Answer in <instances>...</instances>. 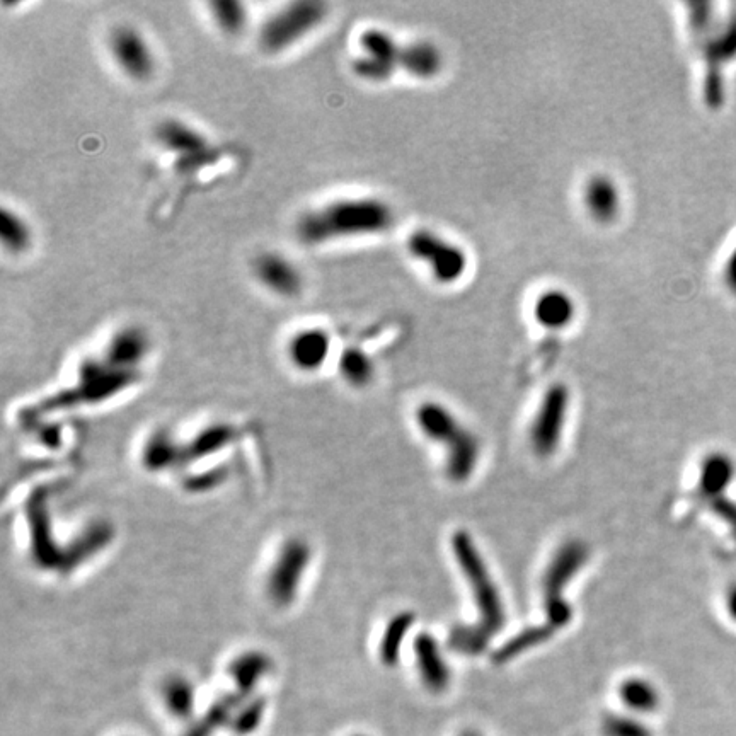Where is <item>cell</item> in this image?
<instances>
[{
	"instance_id": "cell-1",
	"label": "cell",
	"mask_w": 736,
	"mask_h": 736,
	"mask_svg": "<svg viewBox=\"0 0 736 736\" xmlns=\"http://www.w3.org/2000/svg\"><path fill=\"white\" fill-rule=\"evenodd\" d=\"M396 215L377 196H345L300 213L295 236L309 248L331 242L379 236L391 229Z\"/></svg>"
},
{
	"instance_id": "cell-2",
	"label": "cell",
	"mask_w": 736,
	"mask_h": 736,
	"mask_svg": "<svg viewBox=\"0 0 736 736\" xmlns=\"http://www.w3.org/2000/svg\"><path fill=\"white\" fill-rule=\"evenodd\" d=\"M452 551L471 588L479 619L471 626L455 627L449 636V646L462 655H479L505 626V602L483 554L467 530H457L452 535Z\"/></svg>"
},
{
	"instance_id": "cell-3",
	"label": "cell",
	"mask_w": 736,
	"mask_h": 736,
	"mask_svg": "<svg viewBox=\"0 0 736 736\" xmlns=\"http://www.w3.org/2000/svg\"><path fill=\"white\" fill-rule=\"evenodd\" d=\"M590 561V547L581 539H568L554 551L541 580L542 604L547 627L563 629L573 619V609L564 592Z\"/></svg>"
},
{
	"instance_id": "cell-4",
	"label": "cell",
	"mask_w": 736,
	"mask_h": 736,
	"mask_svg": "<svg viewBox=\"0 0 736 736\" xmlns=\"http://www.w3.org/2000/svg\"><path fill=\"white\" fill-rule=\"evenodd\" d=\"M328 18V6L319 0H294L278 7L263 21L258 45L270 55L287 52L311 36Z\"/></svg>"
},
{
	"instance_id": "cell-5",
	"label": "cell",
	"mask_w": 736,
	"mask_h": 736,
	"mask_svg": "<svg viewBox=\"0 0 736 736\" xmlns=\"http://www.w3.org/2000/svg\"><path fill=\"white\" fill-rule=\"evenodd\" d=\"M312 563V547L300 537H290L276 551L265 576L266 597L287 609L299 597L300 587Z\"/></svg>"
},
{
	"instance_id": "cell-6",
	"label": "cell",
	"mask_w": 736,
	"mask_h": 736,
	"mask_svg": "<svg viewBox=\"0 0 736 736\" xmlns=\"http://www.w3.org/2000/svg\"><path fill=\"white\" fill-rule=\"evenodd\" d=\"M570 401V389L564 384H554L544 392L527 430V442L535 457L551 459L558 454L568 425Z\"/></svg>"
},
{
	"instance_id": "cell-7",
	"label": "cell",
	"mask_w": 736,
	"mask_h": 736,
	"mask_svg": "<svg viewBox=\"0 0 736 736\" xmlns=\"http://www.w3.org/2000/svg\"><path fill=\"white\" fill-rule=\"evenodd\" d=\"M154 140L171 154L179 173H195L213 161V147L207 133L181 118H164L154 127Z\"/></svg>"
},
{
	"instance_id": "cell-8",
	"label": "cell",
	"mask_w": 736,
	"mask_h": 736,
	"mask_svg": "<svg viewBox=\"0 0 736 736\" xmlns=\"http://www.w3.org/2000/svg\"><path fill=\"white\" fill-rule=\"evenodd\" d=\"M408 253L430 270L442 285H452L464 278L469 258L459 244L445 239L430 229L414 230L406 241Z\"/></svg>"
},
{
	"instance_id": "cell-9",
	"label": "cell",
	"mask_w": 736,
	"mask_h": 736,
	"mask_svg": "<svg viewBox=\"0 0 736 736\" xmlns=\"http://www.w3.org/2000/svg\"><path fill=\"white\" fill-rule=\"evenodd\" d=\"M113 64L130 81H149L157 69L156 53L147 36L132 24H118L108 35Z\"/></svg>"
},
{
	"instance_id": "cell-10",
	"label": "cell",
	"mask_w": 736,
	"mask_h": 736,
	"mask_svg": "<svg viewBox=\"0 0 736 736\" xmlns=\"http://www.w3.org/2000/svg\"><path fill=\"white\" fill-rule=\"evenodd\" d=\"M256 282L280 299H295L302 294L305 276L294 259L280 251H263L251 263Z\"/></svg>"
},
{
	"instance_id": "cell-11",
	"label": "cell",
	"mask_w": 736,
	"mask_h": 736,
	"mask_svg": "<svg viewBox=\"0 0 736 736\" xmlns=\"http://www.w3.org/2000/svg\"><path fill=\"white\" fill-rule=\"evenodd\" d=\"M331 334L319 326H307L295 331L287 341L290 365L302 374H316L331 355Z\"/></svg>"
},
{
	"instance_id": "cell-12",
	"label": "cell",
	"mask_w": 736,
	"mask_h": 736,
	"mask_svg": "<svg viewBox=\"0 0 736 736\" xmlns=\"http://www.w3.org/2000/svg\"><path fill=\"white\" fill-rule=\"evenodd\" d=\"M413 641L414 662L421 684L433 694H442L452 682V670L442 646L432 633L416 634Z\"/></svg>"
},
{
	"instance_id": "cell-13",
	"label": "cell",
	"mask_w": 736,
	"mask_h": 736,
	"mask_svg": "<svg viewBox=\"0 0 736 736\" xmlns=\"http://www.w3.org/2000/svg\"><path fill=\"white\" fill-rule=\"evenodd\" d=\"M150 346L149 333L140 326L128 324L111 334L104 346L103 360L118 370L137 372L140 363L149 357Z\"/></svg>"
},
{
	"instance_id": "cell-14",
	"label": "cell",
	"mask_w": 736,
	"mask_h": 736,
	"mask_svg": "<svg viewBox=\"0 0 736 736\" xmlns=\"http://www.w3.org/2000/svg\"><path fill=\"white\" fill-rule=\"evenodd\" d=\"M445 476L455 484H464L478 471L483 443L481 438L469 428H462L447 445H445Z\"/></svg>"
},
{
	"instance_id": "cell-15",
	"label": "cell",
	"mask_w": 736,
	"mask_h": 736,
	"mask_svg": "<svg viewBox=\"0 0 736 736\" xmlns=\"http://www.w3.org/2000/svg\"><path fill=\"white\" fill-rule=\"evenodd\" d=\"M583 205L597 224H612L621 213V190L614 179L595 174L583 188Z\"/></svg>"
},
{
	"instance_id": "cell-16",
	"label": "cell",
	"mask_w": 736,
	"mask_h": 736,
	"mask_svg": "<svg viewBox=\"0 0 736 736\" xmlns=\"http://www.w3.org/2000/svg\"><path fill=\"white\" fill-rule=\"evenodd\" d=\"M414 421L426 440L442 445H447L464 428L454 411L438 401L421 403L414 413Z\"/></svg>"
},
{
	"instance_id": "cell-17",
	"label": "cell",
	"mask_w": 736,
	"mask_h": 736,
	"mask_svg": "<svg viewBox=\"0 0 736 736\" xmlns=\"http://www.w3.org/2000/svg\"><path fill=\"white\" fill-rule=\"evenodd\" d=\"M532 314L539 326L549 331H561L575 321V299L568 292L551 288L535 299Z\"/></svg>"
},
{
	"instance_id": "cell-18",
	"label": "cell",
	"mask_w": 736,
	"mask_h": 736,
	"mask_svg": "<svg viewBox=\"0 0 736 736\" xmlns=\"http://www.w3.org/2000/svg\"><path fill=\"white\" fill-rule=\"evenodd\" d=\"M443 69V55L432 41H411L404 43L399 70L413 75L416 79H433Z\"/></svg>"
},
{
	"instance_id": "cell-19",
	"label": "cell",
	"mask_w": 736,
	"mask_h": 736,
	"mask_svg": "<svg viewBox=\"0 0 736 736\" xmlns=\"http://www.w3.org/2000/svg\"><path fill=\"white\" fill-rule=\"evenodd\" d=\"M619 701L631 714H653L662 704V694L646 677H627L617 689Z\"/></svg>"
},
{
	"instance_id": "cell-20",
	"label": "cell",
	"mask_w": 736,
	"mask_h": 736,
	"mask_svg": "<svg viewBox=\"0 0 736 736\" xmlns=\"http://www.w3.org/2000/svg\"><path fill=\"white\" fill-rule=\"evenodd\" d=\"M735 478V464L726 454H709L704 457L699 469V493L702 498H718Z\"/></svg>"
},
{
	"instance_id": "cell-21",
	"label": "cell",
	"mask_w": 736,
	"mask_h": 736,
	"mask_svg": "<svg viewBox=\"0 0 736 736\" xmlns=\"http://www.w3.org/2000/svg\"><path fill=\"white\" fill-rule=\"evenodd\" d=\"M375 363L367 351L358 346H348L338 358V374L351 389H367L375 379Z\"/></svg>"
},
{
	"instance_id": "cell-22",
	"label": "cell",
	"mask_w": 736,
	"mask_h": 736,
	"mask_svg": "<svg viewBox=\"0 0 736 736\" xmlns=\"http://www.w3.org/2000/svg\"><path fill=\"white\" fill-rule=\"evenodd\" d=\"M270 667V658L265 653L248 651V653L237 656L236 660L230 663L229 673L236 682L237 692H241L244 696H251L259 680L270 672Z\"/></svg>"
},
{
	"instance_id": "cell-23",
	"label": "cell",
	"mask_w": 736,
	"mask_h": 736,
	"mask_svg": "<svg viewBox=\"0 0 736 736\" xmlns=\"http://www.w3.org/2000/svg\"><path fill=\"white\" fill-rule=\"evenodd\" d=\"M358 46L362 50V55L380 60L384 64H389L394 69L399 70V58L403 52V43L387 33L386 29L367 28L363 29L358 36Z\"/></svg>"
},
{
	"instance_id": "cell-24",
	"label": "cell",
	"mask_w": 736,
	"mask_h": 736,
	"mask_svg": "<svg viewBox=\"0 0 736 736\" xmlns=\"http://www.w3.org/2000/svg\"><path fill=\"white\" fill-rule=\"evenodd\" d=\"M0 241L7 253L16 256L26 253L33 244V229L28 220L9 207H2L0 213Z\"/></svg>"
},
{
	"instance_id": "cell-25",
	"label": "cell",
	"mask_w": 736,
	"mask_h": 736,
	"mask_svg": "<svg viewBox=\"0 0 736 736\" xmlns=\"http://www.w3.org/2000/svg\"><path fill=\"white\" fill-rule=\"evenodd\" d=\"M413 626V612H399V614L392 617L391 621L387 622L379 643L380 662L384 663L386 667H392V665L399 662L404 641L408 638Z\"/></svg>"
},
{
	"instance_id": "cell-26",
	"label": "cell",
	"mask_w": 736,
	"mask_h": 736,
	"mask_svg": "<svg viewBox=\"0 0 736 736\" xmlns=\"http://www.w3.org/2000/svg\"><path fill=\"white\" fill-rule=\"evenodd\" d=\"M207 7L215 28L222 35L239 36L248 28V6L239 0H213L208 2Z\"/></svg>"
},
{
	"instance_id": "cell-27",
	"label": "cell",
	"mask_w": 736,
	"mask_h": 736,
	"mask_svg": "<svg viewBox=\"0 0 736 736\" xmlns=\"http://www.w3.org/2000/svg\"><path fill=\"white\" fill-rule=\"evenodd\" d=\"M162 697L167 709L178 718H188L195 706L193 685L183 677H169L162 685Z\"/></svg>"
},
{
	"instance_id": "cell-28",
	"label": "cell",
	"mask_w": 736,
	"mask_h": 736,
	"mask_svg": "<svg viewBox=\"0 0 736 736\" xmlns=\"http://www.w3.org/2000/svg\"><path fill=\"white\" fill-rule=\"evenodd\" d=\"M249 696H244L241 692L236 694H230L229 697H225L222 701L217 702L215 706L210 708L207 716L198 723V725L190 730V733L186 736H210L213 731L217 730L219 726L225 725L227 721H232V714L237 713V708L241 706V702L244 699H248Z\"/></svg>"
},
{
	"instance_id": "cell-29",
	"label": "cell",
	"mask_w": 736,
	"mask_h": 736,
	"mask_svg": "<svg viewBox=\"0 0 736 736\" xmlns=\"http://www.w3.org/2000/svg\"><path fill=\"white\" fill-rule=\"evenodd\" d=\"M156 438H152L147 442L144 449V466L149 471H161V469H167L169 466H173V443L171 438L167 437L166 433L161 435H154Z\"/></svg>"
},
{
	"instance_id": "cell-30",
	"label": "cell",
	"mask_w": 736,
	"mask_h": 736,
	"mask_svg": "<svg viewBox=\"0 0 736 736\" xmlns=\"http://www.w3.org/2000/svg\"><path fill=\"white\" fill-rule=\"evenodd\" d=\"M604 736H653L634 714H609L602 723Z\"/></svg>"
},
{
	"instance_id": "cell-31",
	"label": "cell",
	"mask_w": 736,
	"mask_h": 736,
	"mask_svg": "<svg viewBox=\"0 0 736 736\" xmlns=\"http://www.w3.org/2000/svg\"><path fill=\"white\" fill-rule=\"evenodd\" d=\"M351 70H353V74L357 75L358 79L367 82H386L397 72L392 65L384 64V62L362 55V53L351 62Z\"/></svg>"
},
{
	"instance_id": "cell-32",
	"label": "cell",
	"mask_w": 736,
	"mask_h": 736,
	"mask_svg": "<svg viewBox=\"0 0 736 736\" xmlns=\"http://www.w3.org/2000/svg\"><path fill=\"white\" fill-rule=\"evenodd\" d=\"M263 713H265V702H248L244 708L237 709L236 716L230 721V726L239 735H246V733L256 730V726L259 725V721L263 718Z\"/></svg>"
},
{
	"instance_id": "cell-33",
	"label": "cell",
	"mask_w": 736,
	"mask_h": 736,
	"mask_svg": "<svg viewBox=\"0 0 736 736\" xmlns=\"http://www.w3.org/2000/svg\"><path fill=\"white\" fill-rule=\"evenodd\" d=\"M230 435H232V430L229 426L220 425L208 428L207 432L198 435L200 438L195 442L196 457H205V455L217 452V449L224 447L225 443L229 442Z\"/></svg>"
},
{
	"instance_id": "cell-34",
	"label": "cell",
	"mask_w": 736,
	"mask_h": 736,
	"mask_svg": "<svg viewBox=\"0 0 736 736\" xmlns=\"http://www.w3.org/2000/svg\"><path fill=\"white\" fill-rule=\"evenodd\" d=\"M725 280L731 292H735L736 294V249L731 254L730 259H728V263H726Z\"/></svg>"
},
{
	"instance_id": "cell-35",
	"label": "cell",
	"mask_w": 736,
	"mask_h": 736,
	"mask_svg": "<svg viewBox=\"0 0 736 736\" xmlns=\"http://www.w3.org/2000/svg\"><path fill=\"white\" fill-rule=\"evenodd\" d=\"M725 600L726 612H728V616L736 622V585H733V587L726 592Z\"/></svg>"
},
{
	"instance_id": "cell-36",
	"label": "cell",
	"mask_w": 736,
	"mask_h": 736,
	"mask_svg": "<svg viewBox=\"0 0 736 736\" xmlns=\"http://www.w3.org/2000/svg\"><path fill=\"white\" fill-rule=\"evenodd\" d=\"M459 736H483V735H481V733H479V731H476V730H464V731H460Z\"/></svg>"
}]
</instances>
